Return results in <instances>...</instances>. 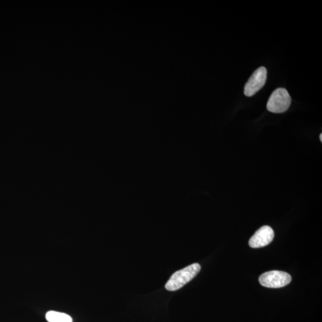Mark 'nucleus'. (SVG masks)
I'll list each match as a JSON object with an SVG mask.
<instances>
[{"instance_id":"7","label":"nucleus","mask_w":322,"mask_h":322,"mask_svg":"<svg viewBox=\"0 0 322 322\" xmlns=\"http://www.w3.org/2000/svg\"><path fill=\"white\" fill-rule=\"evenodd\" d=\"M320 140L321 141V142H322V134H320Z\"/></svg>"},{"instance_id":"6","label":"nucleus","mask_w":322,"mask_h":322,"mask_svg":"<svg viewBox=\"0 0 322 322\" xmlns=\"http://www.w3.org/2000/svg\"><path fill=\"white\" fill-rule=\"evenodd\" d=\"M46 318L48 322H72V318L69 315L55 311H48Z\"/></svg>"},{"instance_id":"4","label":"nucleus","mask_w":322,"mask_h":322,"mask_svg":"<svg viewBox=\"0 0 322 322\" xmlns=\"http://www.w3.org/2000/svg\"><path fill=\"white\" fill-rule=\"evenodd\" d=\"M267 72L266 67H260L253 73L244 88V94L248 97L255 95L265 86Z\"/></svg>"},{"instance_id":"3","label":"nucleus","mask_w":322,"mask_h":322,"mask_svg":"<svg viewBox=\"0 0 322 322\" xmlns=\"http://www.w3.org/2000/svg\"><path fill=\"white\" fill-rule=\"evenodd\" d=\"M291 281L292 278L289 274L277 270L265 273L259 278L261 285L270 288L284 287L289 285Z\"/></svg>"},{"instance_id":"5","label":"nucleus","mask_w":322,"mask_h":322,"mask_svg":"<svg viewBox=\"0 0 322 322\" xmlns=\"http://www.w3.org/2000/svg\"><path fill=\"white\" fill-rule=\"evenodd\" d=\"M275 233L272 227L265 225L258 230L251 237L249 245L253 249L265 247L268 246L273 240Z\"/></svg>"},{"instance_id":"1","label":"nucleus","mask_w":322,"mask_h":322,"mask_svg":"<svg viewBox=\"0 0 322 322\" xmlns=\"http://www.w3.org/2000/svg\"><path fill=\"white\" fill-rule=\"evenodd\" d=\"M201 269V267L198 263H194L175 272L166 283V289L169 291H176L182 288L195 278Z\"/></svg>"},{"instance_id":"2","label":"nucleus","mask_w":322,"mask_h":322,"mask_svg":"<svg viewBox=\"0 0 322 322\" xmlns=\"http://www.w3.org/2000/svg\"><path fill=\"white\" fill-rule=\"evenodd\" d=\"M291 104V98L287 90L277 89L270 96L267 104V109L275 114H281L287 111Z\"/></svg>"}]
</instances>
